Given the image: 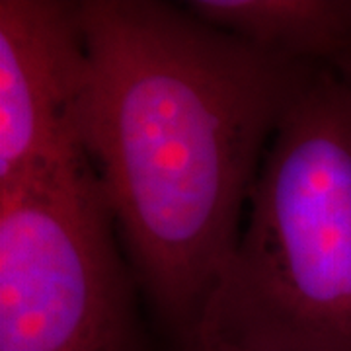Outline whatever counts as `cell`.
I'll return each instance as SVG.
<instances>
[{"label":"cell","instance_id":"6","mask_svg":"<svg viewBox=\"0 0 351 351\" xmlns=\"http://www.w3.org/2000/svg\"><path fill=\"white\" fill-rule=\"evenodd\" d=\"M172 351H240L234 348H228V346H221V343H213V341H205V339L191 338L172 346Z\"/></svg>","mask_w":351,"mask_h":351},{"label":"cell","instance_id":"7","mask_svg":"<svg viewBox=\"0 0 351 351\" xmlns=\"http://www.w3.org/2000/svg\"><path fill=\"white\" fill-rule=\"evenodd\" d=\"M332 66H334V69H338L341 75L351 80V51L350 53H346V55L339 59L338 63H334Z\"/></svg>","mask_w":351,"mask_h":351},{"label":"cell","instance_id":"5","mask_svg":"<svg viewBox=\"0 0 351 351\" xmlns=\"http://www.w3.org/2000/svg\"><path fill=\"white\" fill-rule=\"evenodd\" d=\"M184 6L203 22L289 59L334 64L351 51L350 0H191Z\"/></svg>","mask_w":351,"mask_h":351},{"label":"cell","instance_id":"1","mask_svg":"<svg viewBox=\"0 0 351 351\" xmlns=\"http://www.w3.org/2000/svg\"><path fill=\"white\" fill-rule=\"evenodd\" d=\"M84 141L145 301L172 346L199 326L269 143L320 64L156 0H80Z\"/></svg>","mask_w":351,"mask_h":351},{"label":"cell","instance_id":"4","mask_svg":"<svg viewBox=\"0 0 351 351\" xmlns=\"http://www.w3.org/2000/svg\"><path fill=\"white\" fill-rule=\"evenodd\" d=\"M80 0H0V193L90 164Z\"/></svg>","mask_w":351,"mask_h":351},{"label":"cell","instance_id":"3","mask_svg":"<svg viewBox=\"0 0 351 351\" xmlns=\"http://www.w3.org/2000/svg\"><path fill=\"white\" fill-rule=\"evenodd\" d=\"M92 162L0 193V351H156Z\"/></svg>","mask_w":351,"mask_h":351},{"label":"cell","instance_id":"2","mask_svg":"<svg viewBox=\"0 0 351 351\" xmlns=\"http://www.w3.org/2000/svg\"><path fill=\"white\" fill-rule=\"evenodd\" d=\"M191 338L240 351H351V80L332 64L316 69L271 138Z\"/></svg>","mask_w":351,"mask_h":351}]
</instances>
